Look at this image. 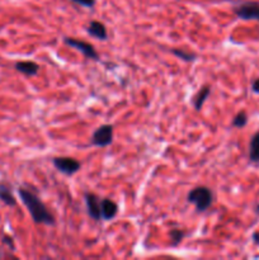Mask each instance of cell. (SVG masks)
Here are the masks:
<instances>
[{
    "label": "cell",
    "instance_id": "cell-1",
    "mask_svg": "<svg viewBox=\"0 0 259 260\" xmlns=\"http://www.w3.org/2000/svg\"><path fill=\"white\" fill-rule=\"evenodd\" d=\"M18 194H19L20 201L25 206V208L29 212L30 217H32V220L36 223L48 226L55 225V217L47 210L45 203L41 201V198L36 193L30 192L29 189H25V188H19L18 189Z\"/></svg>",
    "mask_w": 259,
    "mask_h": 260
},
{
    "label": "cell",
    "instance_id": "cell-2",
    "mask_svg": "<svg viewBox=\"0 0 259 260\" xmlns=\"http://www.w3.org/2000/svg\"><path fill=\"white\" fill-rule=\"evenodd\" d=\"M187 201L196 206V211L197 212H205L212 205V190L207 187H197L188 193Z\"/></svg>",
    "mask_w": 259,
    "mask_h": 260
},
{
    "label": "cell",
    "instance_id": "cell-3",
    "mask_svg": "<svg viewBox=\"0 0 259 260\" xmlns=\"http://www.w3.org/2000/svg\"><path fill=\"white\" fill-rule=\"evenodd\" d=\"M52 164L57 172L62 173V174L71 177V175L76 174L80 170L81 164L75 160L74 157H66V156H56L52 159Z\"/></svg>",
    "mask_w": 259,
    "mask_h": 260
},
{
    "label": "cell",
    "instance_id": "cell-4",
    "mask_svg": "<svg viewBox=\"0 0 259 260\" xmlns=\"http://www.w3.org/2000/svg\"><path fill=\"white\" fill-rule=\"evenodd\" d=\"M113 142V126L112 124H102L91 136V145L96 147H107Z\"/></svg>",
    "mask_w": 259,
    "mask_h": 260
},
{
    "label": "cell",
    "instance_id": "cell-5",
    "mask_svg": "<svg viewBox=\"0 0 259 260\" xmlns=\"http://www.w3.org/2000/svg\"><path fill=\"white\" fill-rule=\"evenodd\" d=\"M63 42L69 46V47H73L75 50H78L79 52H81V55L85 56L86 58L93 61H99V55L95 51V48L93 47V45H90L89 42H85V41L78 40V38H70L65 37L63 38Z\"/></svg>",
    "mask_w": 259,
    "mask_h": 260
},
{
    "label": "cell",
    "instance_id": "cell-6",
    "mask_svg": "<svg viewBox=\"0 0 259 260\" xmlns=\"http://www.w3.org/2000/svg\"><path fill=\"white\" fill-rule=\"evenodd\" d=\"M234 13L238 18L244 20H256L259 22V3L245 2L234 7Z\"/></svg>",
    "mask_w": 259,
    "mask_h": 260
},
{
    "label": "cell",
    "instance_id": "cell-7",
    "mask_svg": "<svg viewBox=\"0 0 259 260\" xmlns=\"http://www.w3.org/2000/svg\"><path fill=\"white\" fill-rule=\"evenodd\" d=\"M84 200H85L86 211L88 215L90 216L93 220L99 221L102 218V211H101V200L96 194L90 192H86L84 194Z\"/></svg>",
    "mask_w": 259,
    "mask_h": 260
},
{
    "label": "cell",
    "instance_id": "cell-8",
    "mask_svg": "<svg viewBox=\"0 0 259 260\" xmlns=\"http://www.w3.org/2000/svg\"><path fill=\"white\" fill-rule=\"evenodd\" d=\"M101 211H102V218L106 221L113 220L118 213V206L116 202H113L109 198H104L101 201Z\"/></svg>",
    "mask_w": 259,
    "mask_h": 260
},
{
    "label": "cell",
    "instance_id": "cell-9",
    "mask_svg": "<svg viewBox=\"0 0 259 260\" xmlns=\"http://www.w3.org/2000/svg\"><path fill=\"white\" fill-rule=\"evenodd\" d=\"M86 32L91 36V37L96 38V40L106 41L108 38V32H107L106 25L103 24L99 20H93V22L89 23L88 28H86Z\"/></svg>",
    "mask_w": 259,
    "mask_h": 260
},
{
    "label": "cell",
    "instance_id": "cell-10",
    "mask_svg": "<svg viewBox=\"0 0 259 260\" xmlns=\"http://www.w3.org/2000/svg\"><path fill=\"white\" fill-rule=\"evenodd\" d=\"M14 68L18 73L25 76H36L40 71V66L35 61H18Z\"/></svg>",
    "mask_w": 259,
    "mask_h": 260
},
{
    "label": "cell",
    "instance_id": "cell-11",
    "mask_svg": "<svg viewBox=\"0 0 259 260\" xmlns=\"http://www.w3.org/2000/svg\"><path fill=\"white\" fill-rule=\"evenodd\" d=\"M0 201L5 206H9V207L17 206V200H15L12 189H10L9 185L4 184V183H0Z\"/></svg>",
    "mask_w": 259,
    "mask_h": 260
},
{
    "label": "cell",
    "instance_id": "cell-12",
    "mask_svg": "<svg viewBox=\"0 0 259 260\" xmlns=\"http://www.w3.org/2000/svg\"><path fill=\"white\" fill-rule=\"evenodd\" d=\"M249 160L251 162H259V131L251 136L249 144Z\"/></svg>",
    "mask_w": 259,
    "mask_h": 260
},
{
    "label": "cell",
    "instance_id": "cell-13",
    "mask_svg": "<svg viewBox=\"0 0 259 260\" xmlns=\"http://www.w3.org/2000/svg\"><path fill=\"white\" fill-rule=\"evenodd\" d=\"M210 93H211L210 86H203V88H201V90L198 91L197 95H196L195 99H193V106H195L196 111H201V109H202L203 104H205V102L207 101Z\"/></svg>",
    "mask_w": 259,
    "mask_h": 260
},
{
    "label": "cell",
    "instance_id": "cell-14",
    "mask_svg": "<svg viewBox=\"0 0 259 260\" xmlns=\"http://www.w3.org/2000/svg\"><path fill=\"white\" fill-rule=\"evenodd\" d=\"M172 53L174 56H177L178 58H180V60L185 61V62H193V61L197 60V55L196 53L190 52V51H184L182 48H173Z\"/></svg>",
    "mask_w": 259,
    "mask_h": 260
},
{
    "label": "cell",
    "instance_id": "cell-15",
    "mask_svg": "<svg viewBox=\"0 0 259 260\" xmlns=\"http://www.w3.org/2000/svg\"><path fill=\"white\" fill-rule=\"evenodd\" d=\"M169 236H170V245L177 246L183 241V239H184L185 236V233L183 230H179V229H174V230L170 231Z\"/></svg>",
    "mask_w": 259,
    "mask_h": 260
},
{
    "label": "cell",
    "instance_id": "cell-16",
    "mask_svg": "<svg viewBox=\"0 0 259 260\" xmlns=\"http://www.w3.org/2000/svg\"><path fill=\"white\" fill-rule=\"evenodd\" d=\"M248 123V114L245 111H240L233 119V126L236 128H243Z\"/></svg>",
    "mask_w": 259,
    "mask_h": 260
},
{
    "label": "cell",
    "instance_id": "cell-17",
    "mask_svg": "<svg viewBox=\"0 0 259 260\" xmlns=\"http://www.w3.org/2000/svg\"><path fill=\"white\" fill-rule=\"evenodd\" d=\"M73 2L85 8H93L94 4H95V0H73Z\"/></svg>",
    "mask_w": 259,
    "mask_h": 260
},
{
    "label": "cell",
    "instance_id": "cell-18",
    "mask_svg": "<svg viewBox=\"0 0 259 260\" xmlns=\"http://www.w3.org/2000/svg\"><path fill=\"white\" fill-rule=\"evenodd\" d=\"M3 243L4 244H7L8 246H9V249L10 250H14V243H13V239L10 238V236H4V238H3Z\"/></svg>",
    "mask_w": 259,
    "mask_h": 260
},
{
    "label": "cell",
    "instance_id": "cell-19",
    "mask_svg": "<svg viewBox=\"0 0 259 260\" xmlns=\"http://www.w3.org/2000/svg\"><path fill=\"white\" fill-rule=\"evenodd\" d=\"M251 90H253V93L259 94V79H255V80L251 83Z\"/></svg>",
    "mask_w": 259,
    "mask_h": 260
},
{
    "label": "cell",
    "instance_id": "cell-20",
    "mask_svg": "<svg viewBox=\"0 0 259 260\" xmlns=\"http://www.w3.org/2000/svg\"><path fill=\"white\" fill-rule=\"evenodd\" d=\"M251 239H253L254 243L259 246V233H254L253 236H251Z\"/></svg>",
    "mask_w": 259,
    "mask_h": 260
},
{
    "label": "cell",
    "instance_id": "cell-21",
    "mask_svg": "<svg viewBox=\"0 0 259 260\" xmlns=\"http://www.w3.org/2000/svg\"><path fill=\"white\" fill-rule=\"evenodd\" d=\"M255 210H256V212H258V213H259V205H258V206H256V208H255Z\"/></svg>",
    "mask_w": 259,
    "mask_h": 260
},
{
    "label": "cell",
    "instance_id": "cell-22",
    "mask_svg": "<svg viewBox=\"0 0 259 260\" xmlns=\"http://www.w3.org/2000/svg\"><path fill=\"white\" fill-rule=\"evenodd\" d=\"M0 256H2V250H0Z\"/></svg>",
    "mask_w": 259,
    "mask_h": 260
}]
</instances>
